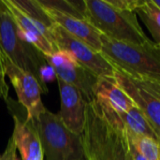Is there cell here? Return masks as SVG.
<instances>
[{
  "label": "cell",
  "mask_w": 160,
  "mask_h": 160,
  "mask_svg": "<svg viewBox=\"0 0 160 160\" xmlns=\"http://www.w3.org/2000/svg\"><path fill=\"white\" fill-rule=\"evenodd\" d=\"M86 21L102 36L112 40L142 45L151 39L143 32L136 12L120 10L107 0H84Z\"/></svg>",
  "instance_id": "3957f363"
},
{
  "label": "cell",
  "mask_w": 160,
  "mask_h": 160,
  "mask_svg": "<svg viewBox=\"0 0 160 160\" xmlns=\"http://www.w3.org/2000/svg\"><path fill=\"white\" fill-rule=\"evenodd\" d=\"M0 157H1V156H0ZM0 160H2V159H1V158H0Z\"/></svg>",
  "instance_id": "d4e9b609"
},
{
  "label": "cell",
  "mask_w": 160,
  "mask_h": 160,
  "mask_svg": "<svg viewBox=\"0 0 160 160\" xmlns=\"http://www.w3.org/2000/svg\"><path fill=\"white\" fill-rule=\"evenodd\" d=\"M153 2L155 3V5H156L158 8H160V0H153Z\"/></svg>",
  "instance_id": "603a6c76"
},
{
  "label": "cell",
  "mask_w": 160,
  "mask_h": 160,
  "mask_svg": "<svg viewBox=\"0 0 160 160\" xmlns=\"http://www.w3.org/2000/svg\"><path fill=\"white\" fill-rule=\"evenodd\" d=\"M137 16L141 18L147 27L154 42L160 46V8L152 1L143 0L142 4L136 9Z\"/></svg>",
  "instance_id": "9a60e30c"
},
{
  "label": "cell",
  "mask_w": 160,
  "mask_h": 160,
  "mask_svg": "<svg viewBox=\"0 0 160 160\" xmlns=\"http://www.w3.org/2000/svg\"><path fill=\"white\" fill-rule=\"evenodd\" d=\"M1 159L8 160V156H7V153H6V152H4V153H3V155L1 156Z\"/></svg>",
  "instance_id": "7402d4cb"
},
{
  "label": "cell",
  "mask_w": 160,
  "mask_h": 160,
  "mask_svg": "<svg viewBox=\"0 0 160 160\" xmlns=\"http://www.w3.org/2000/svg\"><path fill=\"white\" fill-rule=\"evenodd\" d=\"M159 48H160V46H159Z\"/></svg>",
  "instance_id": "484cf974"
},
{
  "label": "cell",
  "mask_w": 160,
  "mask_h": 160,
  "mask_svg": "<svg viewBox=\"0 0 160 160\" xmlns=\"http://www.w3.org/2000/svg\"><path fill=\"white\" fill-rule=\"evenodd\" d=\"M29 121L38 135L45 160H85L81 135L69 130L58 114L46 108Z\"/></svg>",
  "instance_id": "277c9868"
},
{
  "label": "cell",
  "mask_w": 160,
  "mask_h": 160,
  "mask_svg": "<svg viewBox=\"0 0 160 160\" xmlns=\"http://www.w3.org/2000/svg\"><path fill=\"white\" fill-rule=\"evenodd\" d=\"M19 28L21 37L29 44L38 49L44 56L52 55L58 52L50 28L33 21L22 12L10 0H4Z\"/></svg>",
  "instance_id": "30bf717a"
},
{
  "label": "cell",
  "mask_w": 160,
  "mask_h": 160,
  "mask_svg": "<svg viewBox=\"0 0 160 160\" xmlns=\"http://www.w3.org/2000/svg\"><path fill=\"white\" fill-rule=\"evenodd\" d=\"M130 142L138 148L147 160H160V143L148 137L136 136L127 133Z\"/></svg>",
  "instance_id": "e0dca14e"
},
{
  "label": "cell",
  "mask_w": 160,
  "mask_h": 160,
  "mask_svg": "<svg viewBox=\"0 0 160 160\" xmlns=\"http://www.w3.org/2000/svg\"><path fill=\"white\" fill-rule=\"evenodd\" d=\"M14 6H16L22 12L48 28H51L54 22L47 14L44 8L38 3V0H10Z\"/></svg>",
  "instance_id": "2e32d148"
},
{
  "label": "cell",
  "mask_w": 160,
  "mask_h": 160,
  "mask_svg": "<svg viewBox=\"0 0 160 160\" xmlns=\"http://www.w3.org/2000/svg\"><path fill=\"white\" fill-rule=\"evenodd\" d=\"M0 48L13 64L35 76L44 94L48 93L47 85L42 81V70L48 66L45 57L21 37L18 25L4 0H0Z\"/></svg>",
  "instance_id": "5b68a950"
},
{
  "label": "cell",
  "mask_w": 160,
  "mask_h": 160,
  "mask_svg": "<svg viewBox=\"0 0 160 160\" xmlns=\"http://www.w3.org/2000/svg\"><path fill=\"white\" fill-rule=\"evenodd\" d=\"M3 59L6 75L15 89L19 103L26 110V120H32L46 109L41 101L42 87L35 76L13 64L4 53Z\"/></svg>",
  "instance_id": "ba28073f"
},
{
  "label": "cell",
  "mask_w": 160,
  "mask_h": 160,
  "mask_svg": "<svg viewBox=\"0 0 160 160\" xmlns=\"http://www.w3.org/2000/svg\"><path fill=\"white\" fill-rule=\"evenodd\" d=\"M50 31L59 51L70 53L79 64L90 70L98 78L114 77V68L100 52L95 51L82 41L75 38L55 23L50 28Z\"/></svg>",
  "instance_id": "8992f818"
},
{
  "label": "cell",
  "mask_w": 160,
  "mask_h": 160,
  "mask_svg": "<svg viewBox=\"0 0 160 160\" xmlns=\"http://www.w3.org/2000/svg\"><path fill=\"white\" fill-rule=\"evenodd\" d=\"M95 99L118 112H126L135 104L113 78H98L95 86Z\"/></svg>",
  "instance_id": "5bb4252c"
},
{
  "label": "cell",
  "mask_w": 160,
  "mask_h": 160,
  "mask_svg": "<svg viewBox=\"0 0 160 160\" xmlns=\"http://www.w3.org/2000/svg\"><path fill=\"white\" fill-rule=\"evenodd\" d=\"M44 57L56 78L78 88L88 102L95 99V86L98 77L79 64L67 52L58 51Z\"/></svg>",
  "instance_id": "52a82bcc"
},
{
  "label": "cell",
  "mask_w": 160,
  "mask_h": 160,
  "mask_svg": "<svg viewBox=\"0 0 160 160\" xmlns=\"http://www.w3.org/2000/svg\"><path fill=\"white\" fill-rule=\"evenodd\" d=\"M6 71L4 66V59H3V52L0 48V98H3L5 101H8V85L5 79Z\"/></svg>",
  "instance_id": "d6986e66"
},
{
  "label": "cell",
  "mask_w": 160,
  "mask_h": 160,
  "mask_svg": "<svg viewBox=\"0 0 160 160\" xmlns=\"http://www.w3.org/2000/svg\"><path fill=\"white\" fill-rule=\"evenodd\" d=\"M107 2L117 9L135 12L143 0H107Z\"/></svg>",
  "instance_id": "ac0fdd59"
},
{
  "label": "cell",
  "mask_w": 160,
  "mask_h": 160,
  "mask_svg": "<svg viewBox=\"0 0 160 160\" xmlns=\"http://www.w3.org/2000/svg\"><path fill=\"white\" fill-rule=\"evenodd\" d=\"M129 160H132L131 159V157H130V153H129Z\"/></svg>",
  "instance_id": "cb8c5ba5"
},
{
  "label": "cell",
  "mask_w": 160,
  "mask_h": 160,
  "mask_svg": "<svg viewBox=\"0 0 160 160\" xmlns=\"http://www.w3.org/2000/svg\"><path fill=\"white\" fill-rule=\"evenodd\" d=\"M114 80L142 111L160 143V101L140 87L130 77L115 69Z\"/></svg>",
  "instance_id": "8fae6325"
},
{
  "label": "cell",
  "mask_w": 160,
  "mask_h": 160,
  "mask_svg": "<svg viewBox=\"0 0 160 160\" xmlns=\"http://www.w3.org/2000/svg\"><path fill=\"white\" fill-rule=\"evenodd\" d=\"M0 158H1V157H0Z\"/></svg>",
  "instance_id": "4316f807"
},
{
  "label": "cell",
  "mask_w": 160,
  "mask_h": 160,
  "mask_svg": "<svg viewBox=\"0 0 160 160\" xmlns=\"http://www.w3.org/2000/svg\"><path fill=\"white\" fill-rule=\"evenodd\" d=\"M14 129L11 136L22 160H44L38 135L31 121L22 120L14 112Z\"/></svg>",
  "instance_id": "4fadbf2b"
},
{
  "label": "cell",
  "mask_w": 160,
  "mask_h": 160,
  "mask_svg": "<svg viewBox=\"0 0 160 160\" xmlns=\"http://www.w3.org/2000/svg\"><path fill=\"white\" fill-rule=\"evenodd\" d=\"M56 79L61 101L60 112L57 114L69 130L78 135H82L85 126L88 101L78 88L58 78Z\"/></svg>",
  "instance_id": "9c48e42d"
},
{
  "label": "cell",
  "mask_w": 160,
  "mask_h": 160,
  "mask_svg": "<svg viewBox=\"0 0 160 160\" xmlns=\"http://www.w3.org/2000/svg\"><path fill=\"white\" fill-rule=\"evenodd\" d=\"M132 79V78H131ZM140 87H142L143 90L148 92L150 95L155 97L157 99L160 101V82H149V81H138L132 79Z\"/></svg>",
  "instance_id": "ffe728a7"
},
{
  "label": "cell",
  "mask_w": 160,
  "mask_h": 160,
  "mask_svg": "<svg viewBox=\"0 0 160 160\" xmlns=\"http://www.w3.org/2000/svg\"><path fill=\"white\" fill-rule=\"evenodd\" d=\"M44 9L55 24L62 27L75 38L82 41L95 51L100 52L102 47L101 34L90 22L85 20L61 13L52 8H44Z\"/></svg>",
  "instance_id": "7c38bea8"
},
{
  "label": "cell",
  "mask_w": 160,
  "mask_h": 160,
  "mask_svg": "<svg viewBox=\"0 0 160 160\" xmlns=\"http://www.w3.org/2000/svg\"><path fill=\"white\" fill-rule=\"evenodd\" d=\"M81 138L85 160H129L127 132L104 117L95 99L87 103Z\"/></svg>",
  "instance_id": "6da1fadb"
},
{
  "label": "cell",
  "mask_w": 160,
  "mask_h": 160,
  "mask_svg": "<svg viewBox=\"0 0 160 160\" xmlns=\"http://www.w3.org/2000/svg\"><path fill=\"white\" fill-rule=\"evenodd\" d=\"M128 142H129V153H130V157L132 160H147L142 155V153L138 150V148L130 142V140L128 139Z\"/></svg>",
  "instance_id": "44dd1931"
},
{
  "label": "cell",
  "mask_w": 160,
  "mask_h": 160,
  "mask_svg": "<svg viewBox=\"0 0 160 160\" xmlns=\"http://www.w3.org/2000/svg\"><path fill=\"white\" fill-rule=\"evenodd\" d=\"M100 53L114 69L138 81L160 82V48L153 40L130 44L101 35Z\"/></svg>",
  "instance_id": "7a4b0ae2"
}]
</instances>
